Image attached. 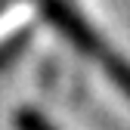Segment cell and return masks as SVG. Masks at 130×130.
<instances>
[{"instance_id": "cell-2", "label": "cell", "mask_w": 130, "mask_h": 130, "mask_svg": "<svg viewBox=\"0 0 130 130\" xmlns=\"http://www.w3.org/2000/svg\"><path fill=\"white\" fill-rule=\"evenodd\" d=\"M19 130H56V127L37 115H31V111H25V115H19Z\"/></svg>"}, {"instance_id": "cell-1", "label": "cell", "mask_w": 130, "mask_h": 130, "mask_svg": "<svg viewBox=\"0 0 130 130\" xmlns=\"http://www.w3.org/2000/svg\"><path fill=\"white\" fill-rule=\"evenodd\" d=\"M40 3H43V12L50 15V22H53L71 43H77L80 50L90 53L96 62H102V68L111 74V80L130 96V62H124L121 56L111 53L108 46L90 31V25H87L84 19H80L71 6H65V0H40Z\"/></svg>"}]
</instances>
